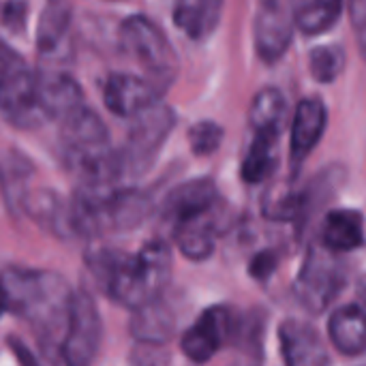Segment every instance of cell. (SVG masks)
<instances>
[{"mask_svg": "<svg viewBox=\"0 0 366 366\" xmlns=\"http://www.w3.org/2000/svg\"><path fill=\"white\" fill-rule=\"evenodd\" d=\"M99 287L118 305L139 309L165 292L172 277V249L163 240L146 242L131 255L118 249H94L86 255Z\"/></svg>", "mask_w": 366, "mask_h": 366, "instance_id": "cell-1", "label": "cell"}, {"mask_svg": "<svg viewBox=\"0 0 366 366\" xmlns=\"http://www.w3.org/2000/svg\"><path fill=\"white\" fill-rule=\"evenodd\" d=\"M0 281L9 292L11 311L36 330L41 343L60 345L73 302L69 283L58 272L21 268L4 270Z\"/></svg>", "mask_w": 366, "mask_h": 366, "instance_id": "cell-2", "label": "cell"}, {"mask_svg": "<svg viewBox=\"0 0 366 366\" xmlns=\"http://www.w3.org/2000/svg\"><path fill=\"white\" fill-rule=\"evenodd\" d=\"M118 41L122 51L133 58L144 71L146 77L154 79L163 88L169 86V81L178 73V56L161 30L159 24H154L146 15H131L120 24Z\"/></svg>", "mask_w": 366, "mask_h": 366, "instance_id": "cell-3", "label": "cell"}, {"mask_svg": "<svg viewBox=\"0 0 366 366\" xmlns=\"http://www.w3.org/2000/svg\"><path fill=\"white\" fill-rule=\"evenodd\" d=\"M34 73L17 51L0 43V112L19 129H36L45 122Z\"/></svg>", "mask_w": 366, "mask_h": 366, "instance_id": "cell-4", "label": "cell"}, {"mask_svg": "<svg viewBox=\"0 0 366 366\" xmlns=\"http://www.w3.org/2000/svg\"><path fill=\"white\" fill-rule=\"evenodd\" d=\"M176 127V114L169 105L157 103L133 118L124 146L118 150L122 163V176L133 178L150 169L157 154L165 146L169 133Z\"/></svg>", "mask_w": 366, "mask_h": 366, "instance_id": "cell-5", "label": "cell"}, {"mask_svg": "<svg viewBox=\"0 0 366 366\" xmlns=\"http://www.w3.org/2000/svg\"><path fill=\"white\" fill-rule=\"evenodd\" d=\"M345 279L347 274L337 253L324 244H313L296 277L294 294L309 313L320 315L341 294Z\"/></svg>", "mask_w": 366, "mask_h": 366, "instance_id": "cell-6", "label": "cell"}, {"mask_svg": "<svg viewBox=\"0 0 366 366\" xmlns=\"http://www.w3.org/2000/svg\"><path fill=\"white\" fill-rule=\"evenodd\" d=\"M101 343V317L88 292H75L69 324L60 343L62 358L69 366H92Z\"/></svg>", "mask_w": 366, "mask_h": 366, "instance_id": "cell-7", "label": "cell"}, {"mask_svg": "<svg viewBox=\"0 0 366 366\" xmlns=\"http://www.w3.org/2000/svg\"><path fill=\"white\" fill-rule=\"evenodd\" d=\"M294 32V11L285 4V0H259L253 19V45L264 62H279L287 54Z\"/></svg>", "mask_w": 366, "mask_h": 366, "instance_id": "cell-8", "label": "cell"}, {"mask_svg": "<svg viewBox=\"0 0 366 366\" xmlns=\"http://www.w3.org/2000/svg\"><path fill=\"white\" fill-rule=\"evenodd\" d=\"M163 90L165 88L150 77L135 73H112L103 84V101L114 116L133 120L148 107L157 105Z\"/></svg>", "mask_w": 366, "mask_h": 366, "instance_id": "cell-9", "label": "cell"}, {"mask_svg": "<svg viewBox=\"0 0 366 366\" xmlns=\"http://www.w3.org/2000/svg\"><path fill=\"white\" fill-rule=\"evenodd\" d=\"M36 51L47 64H62L73 54V9L69 0H45L36 24Z\"/></svg>", "mask_w": 366, "mask_h": 366, "instance_id": "cell-10", "label": "cell"}, {"mask_svg": "<svg viewBox=\"0 0 366 366\" xmlns=\"http://www.w3.org/2000/svg\"><path fill=\"white\" fill-rule=\"evenodd\" d=\"M232 313L225 307H210L202 317L182 335L180 350L191 362H208L232 335Z\"/></svg>", "mask_w": 366, "mask_h": 366, "instance_id": "cell-11", "label": "cell"}, {"mask_svg": "<svg viewBox=\"0 0 366 366\" xmlns=\"http://www.w3.org/2000/svg\"><path fill=\"white\" fill-rule=\"evenodd\" d=\"M36 101L45 120H62L66 114L84 105L81 86L73 75L62 69H39L36 73Z\"/></svg>", "mask_w": 366, "mask_h": 366, "instance_id": "cell-12", "label": "cell"}, {"mask_svg": "<svg viewBox=\"0 0 366 366\" xmlns=\"http://www.w3.org/2000/svg\"><path fill=\"white\" fill-rule=\"evenodd\" d=\"M285 366H335L317 330L300 320H285L279 328Z\"/></svg>", "mask_w": 366, "mask_h": 366, "instance_id": "cell-13", "label": "cell"}, {"mask_svg": "<svg viewBox=\"0 0 366 366\" xmlns=\"http://www.w3.org/2000/svg\"><path fill=\"white\" fill-rule=\"evenodd\" d=\"M326 127H328V109L324 101L315 97L302 99L292 120L290 157L294 165H300L313 152V148L322 142Z\"/></svg>", "mask_w": 366, "mask_h": 366, "instance_id": "cell-14", "label": "cell"}, {"mask_svg": "<svg viewBox=\"0 0 366 366\" xmlns=\"http://www.w3.org/2000/svg\"><path fill=\"white\" fill-rule=\"evenodd\" d=\"M217 202H219L217 184L210 178H195L178 184L167 193L163 202V217L176 225L191 217H199L214 210Z\"/></svg>", "mask_w": 366, "mask_h": 366, "instance_id": "cell-15", "label": "cell"}, {"mask_svg": "<svg viewBox=\"0 0 366 366\" xmlns=\"http://www.w3.org/2000/svg\"><path fill=\"white\" fill-rule=\"evenodd\" d=\"M225 0H176L174 26L191 41L208 39L221 24Z\"/></svg>", "mask_w": 366, "mask_h": 366, "instance_id": "cell-16", "label": "cell"}, {"mask_svg": "<svg viewBox=\"0 0 366 366\" xmlns=\"http://www.w3.org/2000/svg\"><path fill=\"white\" fill-rule=\"evenodd\" d=\"M129 330L137 343L165 345L174 337V330H176L174 311L161 298H157L139 309H133Z\"/></svg>", "mask_w": 366, "mask_h": 366, "instance_id": "cell-17", "label": "cell"}, {"mask_svg": "<svg viewBox=\"0 0 366 366\" xmlns=\"http://www.w3.org/2000/svg\"><path fill=\"white\" fill-rule=\"evenodd\" d=\"M32 172H34L32 161L19 150L0 152V193L6 208L13 214L24 212V202L26 195L30 193L28 182L32 178Z\"/></svg>", "mask_w": 366, "mask_h": 366, "instance_id": "cell-18", "label": "cell"}, {"mask_svg": "<svg viewBox=\"0 0 366 366\" xmlns=\"http://www.w3.org/2000/svg\"><path fill=\"white\" fill-rule=\"evenodd\" d=\"M24 212L30 219H34L41 227L51 232L54 236H60V238L75 236L73 223H71V208L54 191H47V189L30 191L24 202Z\"/></svg>", "mask_w": 366, "mask_h": 366, "instance_id": "cell-19", "label": "cell"}, {"mask_svg": "<svg viewBox=\"0 0 366 366\" xmlns=\"http://www.w3.org/2000/svg\"><path fill=\"white\" fill-rule=\"evenodd\" d=\"M174 240L187 259H191V262L208 259L214 253V242H217L214 210L176 223L174 225Z\"/></svg>", "mask_w": 366, "mask_h": 366, "instance_id": "cell-20", "label": "cell"}, {"mask_svg": "<svg viewBox=\"0 0 366 366\" xmlns=\"http://www.w3.org/2000/svg\"><path fill=\"white\" fill-rule=\"evenodd\" d=\"M332 345L343 356H360L366 352V315L358 305L337 309L328 320Z\"/></svg>", "mask_w": 366, "mask_h": 366, "instance_id": "cell-21", "label": "cell"}, {"mask_svg": "<svg viewBox=\"0 0 366 366\" xmlns=\"http://www.w3.org/2000/svg\"><path fill=\"white\" fill-rule=\"evenodd\" d=\"M365 219L356 210H332L322 225V244L335 253H347L365 247Z\"/></svg>", "mask_w": 366, "mask_h": 366, "instance_id": "cell-22", "label": "cell"}, {"mask_svg": "<svg viewBox=\"0 0 366 366\" xmlns=\"http://www.w3.org/2000/svg\"><path fill=\"white\" fill-rule=\"evenodd\" d=\"M277 165H279V133L272 131L255 133L240 167L242 180L249 184H259L274 174Z\"/></svg>", "mask_w": 366, "mask_h": 366, "instance_id": "cell-23", "label": "cell"}, {"mask_svg": "<svg viewBox=\"0 0 366 366\" xmlns=\"http://www.w3.org/2000/svg\"><path fill=\"white\" fill-rule=\"evenodd\" d=\"M285 116H287V101L279 88L266 86L253 97L249 107V124L255 133L262 131L281 133L285 124Z\"/></svg>", "mask_w": 366, "mask_h": 366, "instance_id": "cell-24", "label": "cell"}, {"mask_svg": "<svg viewBox=\"0 0 366 366\" xmlns=\"http://www.w3.org/2000/svg\"><path fill=\"white\" fill-rule=\"evenodd\" d=\"M292 11L296 28L302 34L313 36L330 30L339 21L343 0H296Z\"/></svg>", "mask_w": 366, "mask_h": 366, "instance_id": "cell-25", "label": "cell"}, {"mask_svg": "<svg viewBox=\"0 0 366 366\" xmlns=\"http://www.w3.org/2000/svg\"><path fill=\"white\" fill-rule=\"evenodd\" d=\"M266 317L262 313H247L232 324V343L238 354L240 366H259L262 362V335H264Z\"/></svg>", "mask_w": 366, "mask_h": 366, "instance_id": "cell-26", "label": "cell"}, {"mask_svg": "<svg viewBox=\"0 0 366 366\" xmlns=\"http://www.w3.org/2000/svg\"><path fill=\"white\" fill-rule=\"evenodd\" d=\"M345 64H347V56L341 45L328 43V45H317L309 51V69L320 84L337 81L343 75Z\"/></svg>", "mask_w": 366, "mask_h": 366, "instance_id": "cell-27", "label": "cell"}, {"mask_svg": "<svg viewBox=\"0 0 366 366\" xmlns=\"http://www.w3.org/2000/svg\"><path fill=\"white\" fill-rule=\"evenodd\" d=\"M223 135H225L223 127L217 124L214 120H199L187 133L189 146H191L193 154H197V157L214 154L223 144Z\"/></svg>", "mask_w": 366, "mask_h": 366, "instance_id": "cell-28", "label": "cell"}, {"mask_svg": "<svg viewBox=\"0 0 366 366\" xmlns=\"http://www.w3.org/2000/svg\"><path fill=\"white\" fill-rule=\"evenodd\" d=\"M277 266H279V255L272 253V251H262V253H257V255L251 259L249 272H251V277L257 279V281H268V279L274 274Z\"/></svg>", "mask_w": 366, "mask_h": 366, "instance_id": "cell-29", "label": "cell"}, {"mask_svg": "<svg viewBox=\"0 0 366 366\" xmlns=\"http://www.w3.org/2000/svg\"><path fill=\"white\" fill-rule=\"evenodd\" d=\"M169 358L161 352V345H144L139 343L131 354L133 366H167Z\"/></svg>", "mask_w": 366, "mask_h": 366, "instance_id": "cell-30", "label": "cell"}, {"mask_svg": "<svg viewBox=\"0 0 366 366\" xmlns=\"http://www.w3.org/2000/svg\"><path fill=\"white\" fill-rule=\"evenodd\" d=\"M11 343V347H13V352L17 354V358H19V362L24 366H39L36 365V360H34V356H32V352H28V347L24 345V343H19V341H9Z\"/></svg>", "mask_w": 366, "mask_h": 366, "instance_id": "cell-31", "label": "cell"}, {"mask_svg": "<svg viewBox=\"0 0 366 366\" xmlns=\"http://www.w3.org/2000/svg\"><path fill=\"white\" fill-rule=\"evenodd\" d=\"M6 311H11V302H9V292H6L4 283L0 281V317H2V315H4Z\"/></svg>", "mask_w": 366, "mask_h": 366, "instance_id": "cell-32", "label": "cell"}, {"mask_svg": "<svg viewBox=\"0 0 366 366\" xmlns=\"http://www.w3.org/2000/svg\"><path fill=\"white\" fill-rule=\"evenodd\" d=\"M358 47L366 58V15L360 19V26H358Z\"/></svg>", "mask_w": 366, "mask_h": 366, "instance_id": "cell-33", "label": "cell"}, {"mask_svg": "<svg viewBox=\"0 0 366 366\" xmlns=\"http://www.w3.org/2000/svg\"><path fill=\"white\" fill-rule=\"evenodd\" d=\"M356 294H358V307L365 311V315H366V277H362V279H360Z\"/></svg>", "mask_w": 366, "mask_h": 366, "instance_id": "cell-34", "label": "cell"}]
</instances>
